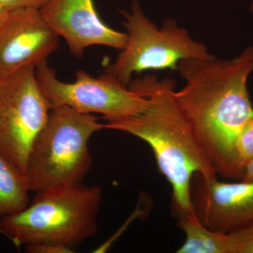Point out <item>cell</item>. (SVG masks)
Masks as SVG:
<instances>
[{
    "label": "cell",
    "mask_w": 253,
    "mask_h": 253,
    "mask_svg": "<svg viewBox=\"0 0 253 253\" xmlns=\"http://www.w3.org/2000/svg\"><path fill=\"white\" fill-rule=\"evenodd\" d=\"M235 153L238 165L245 172L246 167L253 161V117L238 136Z\"/></svg>",
    "instance_id": "13"
},
{
    "label": "cell",
    "mask_w": 253,
    "mask_h": 253,
    "mask_svg": "<svg viewBox=\"0 0 253 253\" xmlns=\"http://www.w3.org/2000/svg\"><path fill=\"white\" fill-rule=\"evenodd\" d=\"M104 128L91 113L63 105L51 106L28 156L25 175L30 191L81 183L92 163L88 143Z\"/></svg>",
    "instance_id": "4"
},
{
    "label": "cell",
    "mask_w": 253,
    "mask_h": 253,
    "mask_svg": "<svg viewBox=\"0 0 253 253\" xmlns=\"http://www.w3.org/2000/svg\"><path fill=\"white\" fill-rule=\"evenodd\" d=\"M126 20L127 42L114 62L108 65L103 74L127 86L134 73L149 70L177 69L184 59H208L213 56L207 46L195 41L189 32L174 20H165L158 28L143 12L134 0L130 12L120 11Z\"/></svg>",
    "instance_id": "5"
},
{
    "label": "cell",
    "mask_w": 253,
    "mask_h": 253,
    "mask_svg": "<svg viewBox=\"0 0 253 253\" xmlns=\"http://www.w3.org/2000/svg\"><path fill=\"white\" fill-rule=\"evenodd\" d=\"M176 81L156 76L136 78L128 88L149 100V106L132 117L104 124L106 129L125 131L149 145L160 172L172 187L175 212H194L190 197L196 173L217 178L174 95Z\"/></svg>",
    "instance_id": "2"
},
{
    "label": "cell",
    "mask_w": 253,
    "mask_h": 253,
    "mask_svg": "<svg viewBox=\"0 0 253 253\" xmlns=\"http://www.w3.org/2000/svg\"><path fill=\"white\" fill-rule=\"evenodd\" d=\"M176 71L186 82L174 91L176 101L205 154L217 174L241 180L235 144L253 117L248 89L253 46L230 59H184Z\"/></svg>",
    "instance_id": "1"
},
{
    "label": "cell",
    "mask_w": 253,
    "mask_h": 253,
    "mask_svg": "<svg viewBox=\"0 0 253 253\" xmlns=\"http://www.w3.org/2000/svg\"><path fill=\"white\" fill-rule=\"evenodd\" d=\"M29 191L26 175L0 154V217L16 214L27 208Z\"/></svg>",
    "instance_id": "12"
},
{
    "label": "cell",
    "mask_w": 253,
    "mask_h": 253,
    "mask_svg": "<svg viewBox=\"0 0 253 253\" xmlns=\"http://www.w3.org/2000/svg\"><path fill=\"white\" fill-rule=\"evenodd\" d=\"M38 84L51 106H68L84 113H99L108 122L136 116L149 106V100L113 78L102 74L95 78L77 71L76 81L63 83L47 61L36 67Z\"/></svg>",
    "instance_id": "7"
},
{
    "label": "cell",
    "mask_w": 253,
    "mask_h": 253,
    "mask_svg": "<svg viewBox=\"0 0 253 253\" xmlns=\"http://www.w3.org/2000/svg\"><path fill=\"white\" fill-rule=\"evenodd\" d=\"M228 234L229 253H253V224Z\"/></svg>",
    "instance_id": "14"
},
{
    "label": "cell",
    "mask_w": 253,
    "mask_h": 253,
    "mask_svg": "<svg viewBox=\"0 0 253 253\" xmlns=\"http://www.w3.org/2000/svg\"><path fill=\"white\" fill-rule=\"evenodd\" d=\"M40 11L76 58H81L86 48L91 46L118 50L126 46V33L107 26L99 17L93 0H50Z\"/></svg>",
    "instance_id": "10"
},
{
    "label": "cell",
    "mask_w": 253,
    "mask_h": 253,
    "mask_svg": "<svg viewBox=\"0 0 253 253\" xmlns=\"http://www.w3.org/2000/svg\"><path fill=\"white\" fill-rule=\"evenodd\" d=\"M101 202L99 186L42 190L21 212L0 217V234L16 247L53 243L73 248L97 234Z\"/></svg>",
    "instance_id": "3"
},
{
    "label": "cell",
    "mask_w": 253,
    "mask_h": 253,
    "mask_svg": "<svg viewBox=\"0 0 253 253\" xmlns=\"http://www.w3.org/2000/svg\"><path fill=\"white\" fill-rule=\"evenodd\" d=\"M250 10H251V11H252V12H253V0L252 3H251V8H250Z\"/></svg>",
    "instance_id": "19"
},
{
    "label": "cell",
    "mask_w": 253,
    "mask_h": 253,
    "mask_svg": "<svg viewBox=\"0 0 253 253\" xmlns=\"http://www.w3.org/2000/svg\"><path fill=\"white\" fill-rule=\"evenodd\" d=\"M190 197L194 214L211 230L231 233L253 224V181L223 182L196 173Z\"/></svg>",
    "instance_id": "8"
},
{
    "label": "cell",
    "mask_w": 253,
    "mask_h": 253,
    "mask_svg": "<svg viewBox=\"0 0 253 253\" xmlns=\"http://www.w3.org/2000/svg\"><path fill=\"white\" fill-rule=\"evenodd\" d=\"M241 181H253V161L246 167L244 176H243Z\"/></svg>",
    "instance_id": "17"
},
{
    "label": "cell",
    "mask_w": 253,
    "mask_h": 253,
    "mask_svg": "<svg viewBox=\"0 0 253 253\" xmlns=\"http://www.w3.org/2000/svg\"><path fill=\"white\" fill-rule=\"evenodd\" d=\"M185 241L177 253H229L228 233L218 232L205 226L194 212H175Z\"/></svg>",
    "instance_id": "11"
},
{
    "label": "cell",
    "mask_w": 253,
    "mask_h": 253,
    "mask_svg": "<svg viewBox=\"0 0 253 253\" xmlns=\"http://www.w3.org/2000/svg\"><path fill=\"white\" fill-rule=\"evenodd\" d=\"M36 68L0 78V154L26 174L32 144L51 105L38 83Z\"/></svg>",
    "instance_id": "6"
},
{
    "label": "cell",
    "mask_w": 253,
    "mask_h": 253,
    "mask_svg": "<svg viewBox=\"0 0 253 253\" xmlns=\"http://www.w3.org/2000/svg\"><path fill=\"white\" fill-rule=\"evenodd\" d=\"M59 38L40 9L10 11L0 28V78L22 68H36L57 49Z\"/></svg>",
    "instance_id": "9"
},
{
    "label": "cell",
    "mask_w": 253,
    "mask_h": 253,
    "mask_svg": "<svg viewBox=\"0 0 253 253\" xmlns=\"http://www.w3.org/2000/svg\"><path fill=\"white\" fill-rule=\"evenodd\" d=\"M49 1L50 0H0V5L9 11L23 8H34L41 10Z\"/></svg>",
    "instance_id": "16"
},
{
    "label": "cell",
    "mask_w": 253,
    "mask_h": 253,
    "mask_svg": "<svg viewBox=\"0 0 253 253\" xmlns=\"http://www.w3.org/2000/svg\"><path fill=\"white\" fill-rule=\"evenodd\" d=\"M10 11L0 5V28L2 27L3 25L6 22L9 17Z\"/></svg>",
    "instance_id": "18"
},
{
    "label": "cell",
    "mask_w": 253,
    "mask_h": 253,
    "mask_svg": "<svg viewBox=\"0 0 253 253\" xmlns=\"http://www.w3.org/2000/svg\"><path fill=\"white\" fill-rule=\"evenodd\" d=\"M30 253H72L73 248L53 243H39L25 246Z\"/></svg>",
    "instance_id": "15"
}]
</instances>
